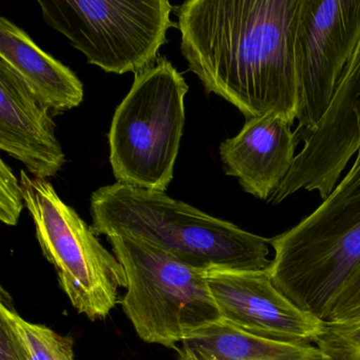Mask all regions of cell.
I'll return each instance as SVG.
<instances>
[{
    "label": "cell",
    "mask_w": 360,
    "mask_h": 360,
    "mask_svg": "<svg viewBox=\"0 0 360 360\" xmlns=\"http://www.w3.org/2000/svg\"><path fill=\"white\" fill-rule=\"evenodd\" d=\"M303 146L290 174L267 203L279 204L300 191L322 200L339 183L360 148V37L328 110L313 131L299 136Z\"/></svg>",
    "instance_id": "9"
},
{
    "label": "cell",
    "mask_w": 360,
    "mask_h": 360,
    "mask_svg": "<svg viewBox=\"0 0 360 360\" xmlns=\"http://www.w3.org/2000/svg\"><path fill=\"white\" fill-rule=\"evenodd\" d=\"M107 240L125 271L124 313L145 342L176 349L193 333L222 320L205 271L138 238Z\"/></svg>",
    "instance_id": "4"
},
{
    "label": "cell",
    "mask_w": 360,
    "mask_h": 360,
    "mask_svg": "<svg viewBox=\"0 0 360 360\" xmlns=\"http://www.w3.org/2000/svg\"><path fill=\"white\" fill-rule=\"evenodd\" d=\"M187 92L184 77L165 58L136 73L108 134L117 182L167 191L184 130Z\"/></svg>",
    "instance_id": "5"
},
{
    "label": "cell",
    "mask_w": 360,
    "mask_h": 360,
    "mask_svg": "<svg viewBox=\"0 0 360 360\" xmlns=\"http://www.w3.org/2000/svg\"><path fill=\"white\" fill-rule=\"evenodd\" d=\"M328 360H360V319L326 323L315 340Z\"/></svg>",
    "instance_id": "16"
},
{
    "label": "cell",
    "mask_w": 360,
    "mask_h": 360,
    "mask_svg": "<svg viewBox=\"0 0 360 360\" xmlns=\"http://www.w3.org/2000/svg\"><path fill=\"white\" fill-rule=\"evenodd\" d=\"M276 288L324 321L328 307L360 263V148L349 172L309 216L269 239Z\"/></svg>",
    "instance_id": "3"
},
{
    "label": "cell",
    "mask_w": 360,
    "mask_h": 360,
    "mask_svg": "<svg viewBox=\"0 0 360 360\" xmlns=\"http://www.w3.org/2000/svg\"><path fill=\"white\" fill-rule=\"evenodd\" d=\"M176 349L178 360H328L317 345L263 338L224 320L193 333Z\"/></svg>",
    "instance_id": "14"
},
{
    "label": "cell",
    "mask_w": 360,
    "mask_h": 360,
    "mask_svg": "<svg viewBox=\"0 0 360 360\" xmlns=\"http://www.w3.org/2000/svg\"><path fill=\"white\" fill-rule=\"evenodd\" d=\"M360 37V0H302L295 35L298 138L328 110Z\"/></svg>",
    "instance_id": "8"
},
{
    "label": "cell",
    "mask_w": 360,
    "mask_h": 360,
    "mask_svg": "<svg viewBox=\"0 0 360 360\" xmlns=\"http://www.w3.org/2000/svg\"><path fill=\"white\" fill-rule=\"evenodd\" d=\"M360 319V263L328 307L326 323Z\"/></svg>",
    "instance_id": "18"
},
{
    "label": "cell",
    "mask_w": 360,
    "mask_h": 360,
    "mask_svg": "<svg viewBox=\"0 0 360 360\" xmlns=\"http://www.w3.org/2000/svg\"><path fill=\"white\" fill-rule=\"evenodd\" d=\"M49 113L0 60V149L24 164L31 176L44 180L56 176L66 163Z\"/></svg>",
    "instance_id": "11"
},
{
    "label": "cell",
    "mask_w": 360,
    "mask_h": 360,
    "mask_svg": "<svg viewBox=\"0 0 360 360\" xmlns=\"http://www.w3.org/2000/svg\"><path fill=\"white\" fill-rule=\"evenodd\" d=\"M44 20L70 41L88 64L108 73H139L157 63L174 27L168 0L39 1Z\"/></svg>",
    "instance_id": "7"
},
{
    "label": "cell",
    "mask_w": 360,
    "mask_h": 360,
    "mask_svg": "<svg viewBox=\"0 0 360 360\" xmlns=\"http://www.w3.org/2000/svg\"><path fill=\"white\" fill-rule=\"evenodd\" d=\"M96 236L138 238L202 271L267 269L269 239L210 216L163 191L115 183L91 195Z\"/></svg>",
    "instance_id": "2"
},
{
    "label": "cell",
    "mask_w": 360,
    "mask_h": 360,
    "mask_svg": "<svg viewBox=\"0 0 360 360\" xmlns=\"http://www.w3.org/2000/svg\"><path fill=\"white\" fill-rule=\"evenodd\" d=\"M206 279L221 317L239 330L285 342H315L321 320L299 309L262 271H206Z\"/></svg>",
    "instance_id": "10"
},
{
    "label": "cell",
    "mask_w": 360,
    "mask_h": 360,
    "mask_svg": "<svg viewBox=\"0 0 360 360\" xmlns=\"http://www.w3.org/2000/svg\"><path fill=\"white\" fill-rule=\"evenodd\" d=\"M292 124L276 115L246 120L239 134L219 147L226 176L242 189L267 201L292 169L299 138Z\"/></svg>",
    "instance_id": "12"
},
{
    "label": "cell",
    "mask_w": 360,
    "mask_h": 360,
    "mask_svg": "<svg viewBox=\"0 0 360 360\" xmlns=\"http://www.w3.org/2000/svg\"><path fill=\"white\" fill-rule=\"evenodd\" d=\"M0 60L52 115H62L83 102L84 85L77 75L6 18H0Z\"/></svg>",
    "instance_id": "13"
},
{
    "label": "cell",
    "mask_w": 360,
    "mask_h": 360,
    "mask_svg": "<svg viewBox=\"0 0 360 360\" xmlns=\"http://www.w3.org/2000/svg\"><path fill=\"white\" fill-rule=\"evenodd\" d=\"M302 0H188L176 8L181 52L206 94L246 120L298 117L295 35Z\"/></svg>",
    "instance_id": "1"
},
{
    "label": "cell",
    "mask_w": 360,
    "mask_h": 360,
    "mask_svg": "<svg viewBox=\"0 0 360 360\" xmlns=\"http://www.w3.org/2000/svg\"><path fill=\"white\" fill-rule=\"evenodd\" d=\"M0 360H75L73 339L27 321L1 300Z\"/></svg>",
    "instance_id": "15"
},
{
    "label": "cell",
    "mask_w": 360,
    "mask_h": 360,
    "mask_svg": "<svg viewBox=\"0 0 360 360\" xmlns=\"http://www.w3.org/2000/svg\"><path fill=\"white\" fill-rule=\"evenodd\" d=\"M20 181L37 241L56 269L63 292L79 314L92 321L104 319L119 303L120 288H126L121 263L49 181L25 170Z\"/></svg>",
    "instance_id": "6"
},
{
    "label": "cell",
    "mask_w": 360,
    "mask_h": 360,
    "mask_svg": "<svg viewBox=\"0 0 360 360\" xmlns=\"http://www.w3.org/2000/svg\"><path fill=\"white\" fill-rule=\"evenodd\" d=\"M25 206L24 191L11 167L0 160V220L9 226L18 224Z\"/></svg>",
    "instance_id": "17"
}]
</instances>
